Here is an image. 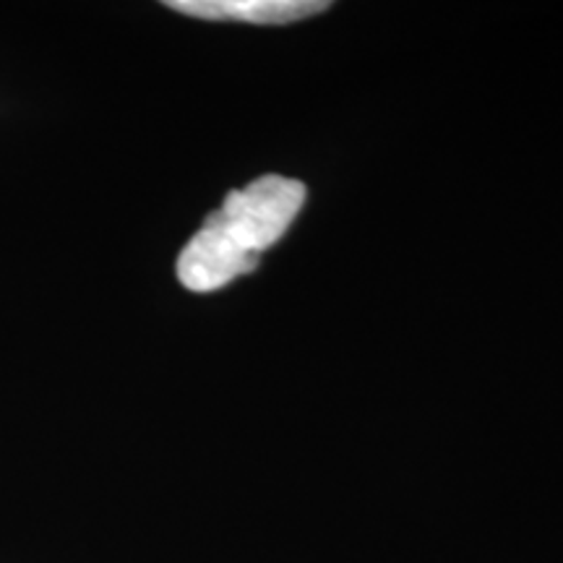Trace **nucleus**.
Segmentation results:
<instances>
[{"label": "nucleus", "instance_id": "f03ea898", "mask_svg": "<svg viewBox=\"0 0 563 563\" xmlns=\"http://www.w3.org/2000/svg\"><path fill=\"white\" fill-rule=\"evenodd\" d=\"M167 9L209 21H245V24H292L327 11L321 0H170Z\"/></svg>", "mask_w": 563, "mask_h": 563}, {"label": "nucleus", "instance_id": "f257e3e1", "mask_svg": "<svg viewBox=\"0 0 563 563\" xmlns=\"http://www.w3.org/2000/svg\"><path fill=\"white\" fill-rule=\"evenodd\" d=\"M306 203V186L285 175H262L228 194L178 256V279L191 292H214L245 277L264 251L290 230Z\"/></svg>", "mask_w": 563, "mask_h": 563}]
</instances>
